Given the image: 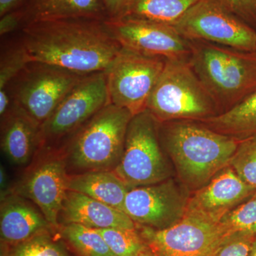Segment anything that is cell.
<instances>
[{
	"instance_id": "5",
	"label": "cell",
	"mask_w": 256,
	"mask_h": 256,
	"mask_svg": "<svg viewBox=\"0 0 256 256\" xmlns=\"http://www.w3.org/2000/svg\"><path fill=\"white\" fill-rule=\"evenodd\" d=\"M218 108L186 58L166 60L146 104L160 124L203 120L218 114Z\"/></svg>"
},
{
	"instance_id": "26",
	"label": "cell",
	"mask_w": 256,
	"mask_h": 256,
	"mask_svg": "<svg viewBox=\"0 0 256 256\" xmlns=\"http://www.w3.org/2000/svg\"><path fill=\"white\" fill-rule=\"evenodd\" d=\"M31 62L28 50L21 40L2 50L0 60V90H4Z\"/></svg>"
},
{
	"instance_id": "3",
	"label": "cell",
	"mask_w": 256,
	"mask_h": 256,
	"mask_svg": "<svg viewBox=\"0 0 256 256\" xmlns=\"http://www.w3.org/2000/svg\"><path fill=\"white\" fill-rule=\"evenodd\" d=\"M132 117L114 104L101 109L62 146L68 174L114 171L122 158Z\"/></svg>"
},
{
	"instance_id": "18",
	"label": "cell",
	"mask_w": 256,
	"mask_h": 256,
	"mask_svg": "<svg viewBox=\"0 0 256 256\" xmlns=\"http://www.w3.org/2000/svg\"><path fill=\"white\" fill-rule=\"evenodd\" d=\"M60 225L78 224L94 229H136L124 212L79 192L68 190L58 218Z\"/></svg>"
},
{
	"instance_id": "25",
	"label": "cell",
	"mask_w": 256,
	"mask_h": 256,
	"mask_svg": "<svg viewBox=\"0 0 256 256\" xmlns=\"http://www.w3.org/2000/svg\"><path fill=\"white\" fill-rule=\"evenodd\" d=\"M114 256H140L150 248L138 228L97 229Z\"/></svg>"
},
{
	"instance_id": "10",
	"label": "cell",
	"mask_w": 256,
	"mask_h": 256,
	"mask_svg": "<svg viewBox=\"0 0 256 256\" xmlns=\"http://www.w3.org/2000/svg\"><path fill=\"white\" fill-rule=\"evenodd\" d=\"M38 158L14 185L12 192L33 202L58 232V222L67 190L66 166L62 148L43 146Z\"/></svg>"
},
{
	"instance_id": "35",
	"label": "cell",
	"mask_w": 256,
	"mask_h": 256,
	"mask_svg": "<svg viewBox=\"0 0 256 256\" xmlns=\"http://www.w3.org/2000/svg\"><path fill=\"white\" fill-rule=\"evenodd\" d=\"M10 246L0 240V256H9Z\"/></svg>"
},
{
	"instance_id": "4",
	"label": "cell",
	"mask_w": 256,
	"mask_h": 256,
	"mask_svg": "<svg viewBox=\"0 0 256 256\" xmlns=\"http://www.w3.org/2000/svg\"><path fill=\"white\" fill-rule=\"evenodd\" d=\"M188 60L218 107L230 108L256 92V52L202 42L192 44Z\"/></svg>"
},
{
	"instance_id": "31",
	"label": "cell",
	"mask_w": 256,
	"mask_h": 256,
	"mask_svg": "<svg viewBox=\"0 0 256 256\" xmlns=\"http://www.w3.org/2000/svg\"><path fill=\"white\" fill-rule=\"evenodd\" d=\"M0 35L2 36L9 34L24 26L22 12L20 8L12 10L0 16Z\"/></svg>"
},
{
	"instance_id": "27",
	"label": "cell",
	"mask_w": 256,
	"mask_h": 256,
	"mask_svg": "<svg viewBox=\"0 0 256 256\" xmlns=\"http://www.w3.org/2000/svg\"><path fill=\"white\" fill-rule=\"evenodd\" d=\"M229 166L244 182L256 188V136L240 140Z\"/></svg>"
},
{
	"instance_id": "33",
	"label": "cell",
	"mask_w": 256,
	"mask_h": 256,
	"mask_svg": "<svg viewBox=\"0 0 256 256\" xmlns=\"http://www.w3.org/2000/svg\"><path fill=\"white\" fill-rule=\"evenodd\" d=\"M12 188L10 186L9 176L4 166H0V198L2 200L12 193Z\"/></svg>"
},
{
	"instance_id": "28",
	"label": "cell",
	"mask_w": 256,
	"mask_h": 256,
	"mask_svg": "<svg viewBox=\"0 0 256 256\" xmlns=\"http://www.w3.org/2000/svg\"><path fill=\"white\" fill-rule=\"evenodd\" d=\"M220 223L229 233L244 232L256 236V192L226 215Z\"/></svg>"
},
{
	"instance_id": "22",
	"label": "cell",
	"mask_w": 256,
	"mask_h": 256,
	"mask_svg": "<svg viewBox=\"0 0 256 256\" xmlns=\"http://www.w3.org/2000/svg\"><path fill=\"white\" fill-rule=\"evenodd\" d=\"M198 1L131 0L120 18H139L172 25Z\"/></svg>"
},
{
	"instance_id": "23",
	"label": "cell",
	"mask_w": 256,
	"mask_h": 256,
	"mask_svg": "<svg viewBox=\"0 0 256 256\" xmlns=\"http://www.w3.org/2000/svg\"><path fill=\"white\" fill-rule=\"evenodd\" d=\"M58 234L78 256H114L97 229L66 224L60 226Z\"/></svg>"
},
{
	"instance_id": "30",
	"label": "cell",
	"mask_w": 256,
	"mask_h": 256,
	"mask_svg": "<svg viewBox=\"0 0 256 256\" xmlns=\"http://www.w3.org/2000/svg\"><path fill=\"white\" fill-rule=\"evenodd\" d=\"M242 21L256 24V0H217Z\"/></svg>"
},
{
	"instance_id": "14",
	"label": "cell",
	"mask_w": 256,
	"mask_h": 256,
	"mask_svg": "<svg viewBox=\"0 0 256 256\" xmlns=\"http://www.w3.org/2000/svg\"><path fill=\"white\" fill-rule=\"evenodd\" d=\"M106 26L122 46L166 60H188L192 43L172 25L133 18H108Z\"/></svg>"
},
{
	"instance_id": "9",
	"label": "cell",
	"mask_w": 256,
	"mask_h": 256,
	"mask_svg": "<svg viewBox=\"0 0 256 256\" xmlns=\"http://www.w3.org/2000/svg\"><path fill=\"white\" fill-rule=\"evenodd\" d=\"M172 26L188 40L256 52V32L217 0H200Z\"/></svg>"
},
{
	"instance_id": "29",
	"label": "cell",
	"mask_w": 256,
	"mask_h": 256,
	"mask_svg": "<svg viewBox=\"0 0 256 256\" xmlns=\"http://www.w3.org/2000/svg\"><path fill=\"white\" fill-rule=\"evenodd\" d=\"M256 237L244 232L230 233L212 256H248Z\"/></svg>"
},
{
	"instance_id": "32",
	"label": "cell",
	"mask_w": 256,
	"mask_h": 256,
	"mask_svg": "<svg viewBox=\"0 0 256 256\" xmlns=\"http://www.w3.org/2000/svg\"><path fill=\"white\" fill-rule=\"evenodd\" d=\"M109 18H118L124 14L131 0H102Z\"/></svg>"
},
{
	"instance_id": "1",
	"label": "cell",
	"mask_w": 256,
	"mask_h": 256,
	"mask_svg": "<svg viewBox=\"0 0 256 256\" xmlns=\"http://www.w3.org/2000/svg\"><path fill=\"white\" fill-rule=\"evenodd\" d=\"M20 40L31 62L84 75L106 72L122 48L105 21L92 18L30 24Z\"/></svg>"
},
{
	"instance_id": "8",
	"label": "cell",
	"mask_w": 256,
	"mask_h": 256,
	"mask_svg": "<svg viewBox=\"0 0 256 256\" xmlns=\"http://www.w3.org/2000/svg\"><path fill=\"white\" fill-rule=\"evenodd\" d=\"M166 58L122 46L105 72L110 104L132 116L146 110V104Z\"/></svg>"
},
{
	"instance_id": "34",
	"label": "cell",
	"mask_w": 256,
	"mask_h": 256,
	"mask_svg": "<svg viewBox=\"0 0 256 256\" xmlns=\"http://www.w3.org/2000/svg\"><path fill=\"white\" fill-rule=\"evenodd\" d=\"M26 0H0V16L18 9Z\"/></svg>"
},
{
	"instance_id": "12",
	"label": "cell",
	"mask_w": 256,
	"mask_h": 256,
	"mask_svg": "<svg viewBox=\"0 0 256 256\" xmlns=\"http://www.w3.org/2000/svg\"><path fill=\"white\" fill-rule=\"evenodd\" d=\"M136 227L154 256H212L230 234L220 222L190 214L168 228Z\"/></svg>"
},
{
	"instance_id": "16",
	"label": "cell",
	"mask_w": 256,
	"mask_h": 256,
	"mask_svg": "<svg viewBox=\"0 0 256 256\" xmlns=\"http://www.w3.org/2000/svg\"><path fill=\"white\" fill-rule=\"evenodd\" d=\"M40 126L21 108L12 102L1 117V149L5 158L14 166L30 164L40 146Z\"/></svg>"
},
{
	"instance_id": "13",
	"label": "cell",
	"mask_w": 256,
	"mask_h": 256,
	"mask_svg": "<svg viewBox=\"0 0 256 256\" xmlns=\"http://www.w3.org/2000/svg\"><path fill=\"white\" fill-rule=\"evenodd\" d=\"M172 178L130 188L124 212L136 225L164 229L178 223L186 214L190 196Z\"/></svg>"
},
{
	"instance_id": "36",
	"label": "cell",
	"mask_w": 256,
	"mask_h": 256,
	"mask_svg": "<svg viewBox=\"0 0 256 256\" xmlns=\"http://www.w3.org/2000/svg\"><path fill=\"white\" fill-rule=\"evenodd\" d=\"M248 256H256V237L252 242Z\"/></svg>"
},
{
	"instance_id": "15",
	"label": "cell",
	"mask_w": 256,
	"mask_h": 256,
	"mask_svg": "<svg viewBox=\"0 0 256 256\" xmlns=\"http://www.w3.org/2000/svg\"><path fill=\"white\" fill-rule=\"evenodd\" d=\"M256 192L228 166L190 196L186 214L218 223Z\"/></svg>"
},
{
	"instance_id": "21",
	"label": "cell",
	"mask_w": 256,
	"mask_h": 256,
	"mask_svg": "<svg viewBox=\"0 0 256 256\" xmlns=\"http://www.w3.org/2000/svg\"><path fill=\"white\" fill-rule=\"evenodd\" d=\"M201 122L214 130L239 140L256 136V92L225 112Z\"/></svg>"
},
{
	"instance_id": "19",
	"label": "cell",
	"mask_w": 256,
	"mask_h": 256,
	"mask_svg": "<svg viewBox=\"0 0 256 256\" xmlns=\"http://www.w3.org/2000/svg\"><path fill=\"white\" fill-rule=\"evenodd\" d=\"M24 28L38 22L68 18L108 20L102 0H26L20 6Z\"/></svg>"
},
{
	"instance_id": "6",
	"label": "cell",
	"mask_w": 256,
	"mask_h": 256,
	"mask_svg": "<svg viewBox=\"0 0 256 256\" xmlns=\"http://www.w3.org/2000/svg\"><path fill=\"white\" fill-rule=\"evenodd\" d=\"M160 126L148 110L133 116L130 122L122 158L114 170L130 188L171 178L160 143Z\"/></svg>"
},
{
	"instance_id": "11",
	"label": "cell",
	"mask_w": 256,
	"mask_h": 256,
	"mask_svg": "<svg viewBox=\"0 0 256 256\" xmlns=\"http://www.w3.org/2000/svg\"><path fill=\"white\" fill-rule=\"evenodd\" d=\"M108 104L105 72L89 74L42 124L41 146H54L62 140H67Z\"/></svg>"
},
{
	"instance_id": "17",
	"label": "cell",
	"mask_w": 256,
	"mask_h": 256,
	"mask_svg": "<svg viewBox=\"0 0 256 256\" xmlns=\"http://www.w3.org/2000/svg\"><path fill=\"white\" fill-rule=\"evenodd\" d=\"M45 232H58L33 202L12 193L1 201L0 237L12 246Z\"/></svg>"
},
{
	"instance_id": "2",
	"label": "cell",
	"mask_w": 256,
	"mask_h": 256,
	"mask_svg": "<svg viewBox=\"0 0 256 256\" xmlns=\"http://www.w3.org/2000/svg\"><path fill=\"white\" fill-rule=\"evenodd\" d=\"M160 129L165 150L184 186L195 192L229 166L242 140L192 120H178Z\"/></svg>"
},
{
	"instance_id": "37",
	"label": "cell",
	"mask_w": 256,
	"mask_h": 256,
	"mask_svg": "<svg viewBox=\"0 0 256 256\" xmlns=\"http://www.w3.org/2000/svg\"><path fill=\"white\" fill-rule=\"evenodd\" d=\"M140 256H154L153 255L152 252H151V250H150L149 252H146V254H143V255Z\"/></svg>"
},
{
	"instance_id": "7",
	"label": "cell",
	"mask_w": 256,
	"mask_h": 256,
	"mask_svg": "<svg viewBox=\"0 0 256 256\" xmlns=\"http://www.w3.org/2000/svg\"><path fill=\"white\" fill-rule=\"evenodd\" d=\"M87 76L31 62L10 82L6 90L12 102L41 126Z\"/></svg>"
},
{
	"instance_id": "24",
	"label": "cell",
	"mask_w": 256,
	"mask_h": 256,
	"mask_svg": "<svg viewBox=\"0 0 256 256\" xmlns=\"http://www.w3.org/2000/svg\"><path fill=\"white\" fill-rule=\"evenodd\" d=\"M58 232H45L10 246L9 256H73Z\"/></svg>"
},
{
	"instance_id": "20",
	"label": "cell",
	"mask_w": 256,
	"mask_h": 256,
	"mask_svg": "<svg viewBox=\"0 0 256 256\" xmlns=\"http://www.w3.org/2000/svg\"><path fill=\"white\" fill-rule=\"evenodd\" d=\"M67 190L124 210L126 195L130 188L114 171H94L68 174Z\"/></svg>"
}]
</instances>
